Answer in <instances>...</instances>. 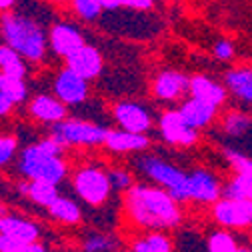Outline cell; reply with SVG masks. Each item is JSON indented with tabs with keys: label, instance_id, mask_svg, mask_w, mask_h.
Instances as JSON below:
<instances>
[{
	"label": "cell",
	"instance_id": "1",
	"mask_svg": "<svg viewBox=\"0 0 252 252\" xmlns=\"http://www.w3.org/2000/svg\"><path fill=\"white\" fill-rule=\"evenodd\" d=\"M124 208L142 228H150L154 232H162L180 222V208L178 202L160 186L136 184L130 190H126Z\"/></svg>",
	"mask_w": 252,
	"mask_h": 252
},
{
	"label": "cell",
	"instance_id": "2",
	"mask_svg": "<svg viewBox=\"0 0 252 252\" xmlns=\"http://www.w3.org/2000/svg\"><path fill=\"white\" fill-rule=\"evenodd\" d=\"M0 32L4 44L16 50L24 60L40 62L48 50V32L26 14L4 12L0 18Z\"/></svg>",
	"mask_w": 252,
	"mask_h": 252
},
{
	"label": "cell",
	"instance_id": "3",
	"mask_svg": "<svg viewBox=\"0 0 252 252\" xmlns=\"http://www.w3.org/2000/svg\"><path fill=\"white\" fill-rule=\"evenodd\" d=\"M136 168L146 178H150L154 186L164 188L176 202L190 200V194H188V172L180 170L168 160L160 158V156H138Z\"/></svg>",
	"mask_w": 252,
	"mask_h": 252
},
{
	"label": "cell",
	"instance_id": "4",
	"mask_svg": "<svg viewBox=\"0 0 252 252\" xmlns=\"http://www.w3.org/2000/svg\"><path fill=\"white\" fill-rule=\"evenodd\" d=\"M18 168L28 180L48 182L54 186H58V182H62V178L66 176V170H68L64 160H62V156L46 154L44 150L38 148V144L26 146L22 150Z\"/></svg>",
	"mask_w": 252,
	"mask_h": 252
},
{
	"label": "cell",
	"instance_id": "5",
	"mask_svg": "<svg viewBox=\"0 0 252 252\" xmlns=\"http://www.w3.org/2000/svg\"><path fill=\"white\" fill-rule=\"evenodd\" d=\"M108 128L88 120H64L52 126V138L62 146H98L106 142Z\"/></svg>",
	"mask_w": 252,
	"mask_h": 252
},
{
	"label": "cell",
	"instance_id": "6",
	"mask_svg": "<svg viewBox=\"0 0 252 252\" xmlns=\"http://www.w3.org/2000/svg\"><path fill=\"white\" fill-rule=\"evenodd\" d=\"M74 190L90 206H100L108 200L112 182L108 172L98 166H84L74 174Z\"/></svg>",
	"mask_w": 252,
	"mask_h": 252
},
{
	"label": "cell",
	"instance_id": "7",
	"mask_svg": "<svg viewBox=\"0 0 252 252\" xmlns=\"http://www.w3.org/2000/svg\"><path fill=\"white\" fill-rule=\"evenodd\" d=\"M158 132L160 138L172 146H182L190 148L198 142V130H194L192 126H188L184 118L180 116L178 110H166L158 118Z\"/></svg>",
	"mask_w": 252,
	"mask_h": 252
},
{
	"label": "cell",
	"instance_id": "8",
	"mask_svg": "<svg viewBox=\"0 0 252 252\" xmlns=\"http://www.w3.org/2000/svg\"><path fill=\"white\" fill-rule=\"evenodd\" d=\"M112 116L120 130L134 132V134H146L152 128V114L144 104L132 102V100H122L116 102L112 108Z\"/></svg>",
	"mask_w": 252,
	"mask_h": 252
},
{
	"label": "cell",
	"instance_id": "9",
	"mask_svg": "<svg viewBox=\"0 0 252 252\" xmlns=\"http://www.w3.org/2000/svg\"><path fill=\"white\" fill-rule=\"evenodd\" d=\"M52 88H54V96L66 106L82 104L90 94L88 80H84L82 76H78L76 72H72L66 66L56 74V78L52 82Z\"/></svg>",
	"mask_w": 252,
	"mask_h": 252
},
{
	"label": "cell",
	"instance_id": "10",
	"mask_svg": "<svg viewBox=\"0 0 252 252\" xmlns=\"http://www.w3.org/2000/svg\"><path fill=\"white\" fill-rule=\"evenodd\" d=\"M212 218L224 228L252 226V202L220 198L212 206Z\"/></svg>",
	"mask_w": 252,
	"mask_h": 252
},
{
	"label": "cell",
	"instance_id": "11",
	"mask_svg": "<svg viewBox=\"0 0 252 252\" xmlns=\"http://www.w3.org/2000/svg\"><path fill=\"white\" fill-rule=\"evenodd\" d=\"M222 188L224 186L210 170L196 168L188 172V194H190V200L198 204H216L222 194Z\"/></svg>",
	"mask_w": 252,
	"mask_h": 252
},
{
	"label": "cell",
	"instance_id": "12",
	"mask_svg": "<svg viewBox=\"0 0 252 252\" xmlns=\"http://www.w3.org/2000/svg\"><path fill=\"white\" fill-rule=\"evenodd\" d=\"M188 88H190V78L178 70H162L152 80V94L156 100L162 102H176L188 92Z\"/></svg>",
	"mask_w": 252,
	"mask_h": 252
},
{
	"label": "cell",
	"instance_id": "13",
	"mask_svg": "<svg viewBox=\"0 0 252 252\" xmlns=\"http://www.w3.org/2000/svg\"><path fill=\"white\" fill-rule=\"evenodd\" d=\"M48 44L52 48V52L60 58H68L70 54H74L78 48H82L86 44L82 32L74 26V24H68V22H58L50 28L48 32Z\"/></svg>",
	"mask_w": 252,
	"mask_h": 252
},
{
	"label": "cell",
	"instance_id": "14",
	"mask_svg": "<svg viewBox=\"0 0 252 252\" xmlns=\"http://www.w3.org/2000/svg\"><path fill=\"white\" fill-rule=\"evenodd\" d=\"M64 62H66V68H70L72 72H76L84 80L96 78L102 72V66H104L102 52L96 46H90V44H84L82 48H78Z\"/></svg>",
	"mask_w": 252,
	"mask_h": 252
},
{
	"label": "cell",
	"instance_id": "15",
	"mask_svg": "<svg viewBox=\"0 0 252 252\" xmlns=\"http://www.w3.org/2000/svg\"><path fill=\"white\" fill-rule=\"evenodd\" d=\"M190 98H196V100H202L206 104H212L216 108H220L226 98H228V90L222 82L214 80L212 76L208 74H194L190 76Z\"/></svg>",
	"mask_w": 252,
	"mask_h": 252
},
{
	"label": "cell",
	"instance_id": "16",
	"mask_svg": "<svg viewBox=\"0 0 252 252\" xmlns=\"http://www.w3.org/2000/svg\"><path fill=\"white\" fill-rule=\"evenodd\" d=\"M28 112L34 120L52 126L66 120V104H62L54 94H36L34 98H30Z\"/></svg>",
	"mask_w": 252,
	"mask_h": 252
},
{
	"label": "cell",
	"instance_id": "17",
	"mask_svg": "<svg viewBox=\"0 0 252 252\" xmlns=\"http://www.w3.org/2000/svg\"><path fill=\"white\" fill-rule=\"evenodd\" d=\"M180 116L184 118V122L188 126H192L194 130H202L206 126H210L218 114V108L212 106V104H206L202 100H196V98H188L180 104L178 108Z\"/></svg>",
	"mask_w": 252,
	"mask_h": 252
},
{
	"label": "cell",
	"instance_id": "18",
	"mask_svg": "<svg viewBox=\"0 0 252 252\" xmlns=\"http://www.w3.org/2000/svg\"><path fill=\"white\" fill-rule=\"evenodd\" d=\"M0 234L6 238H14L24 244H36L38 240V226L30 220L18 218V216H0Z\"/></svg>",
	"mask_w": 252,
	"mask_h": 252
},
{
	"label": "cell",
	"instance_id": "19",
	"mask_svg": "<svg viewBox=\"0 0 252 252\" xmlns=\"http://www.w3.org/2000/svg\"><path fill=\"white\" fill-rule=\"evenodd\" d=\"M104 146L110 152L118 154H128V152H144L150 146L148 134H134L126 130H110L106 136Z\"/></svg>",
	"mask_w": 252,
	"mask_h": 252
},
{
	"label": "cell",
	"instance_id": "20",
	"mask_svg": "<svg viewBox=\"0 0 252 252\" xmlns=\"http://www.w3.org/2000/svg\"><path fill=\"white\" fill-rule=\"evenodd\" d=\"M226 90L240 102L252 104V66H236L224 74Z\"/></svg>",
	"mask_w": 252,
	"mask_h": 252
},
{
	"label": "cell",
	"instance_id": "21",
	"mask_svg": "<svg viewBox=\"0 0 252 252\" xmlns=\"http://www.w3.org/2000/svg\"><path fill=\"white\" fill-rule=\"evenodd\" d=\"M20 190L40 206H46L50 208L60 196H58V188L54 184H48V182H38V180H28L24 184H20Z\"/></svg>",
	"mask_w": 252,
	"mask_h": 252
},
{
	"label": "cell",
	"instance_id": "22",
	"mask_svg": "<svg viewBox=\"0 0 252 252\" xmlns=\"http://www.w3.org/2000/svg\"><path fill=\"white\" fill-rule=\"evenodd\" d=\"M0 94L12 104H22L28 98V84L24 78L18 76H10V74H2L0 72Z\"/></svg>",
	"mask_w": 252,
	"mask_h": 252
},
{
	"label": "cell",
	"instance_id": "23",
	"mask_svg": "<svg viewBox=\"0 0 252 252\" xmlns=\"http://www.w3.org/2000/svg\"><path fill=\"white\" fill-rule=\"evenodd\" d=\"M0 72L2 74H10V76H18L24 78L28 68H26V60L12 50L6 44H0Z\"/></svg>",
	"mask_w": 252,
	"mask_h": 252
},
{
	"label": "cell",
	"instance_id": "24",
	"mask_svg": "<svg viewBox=\"0 0 252 252\" xmlns=\"http://www.w3.org/2000/svg\"><path fill=\"white\" fill-rule=\"evenodd\" d=\"M250 130H252V116H248L244 112H238V110H232V112L224 114V118H222V132L226 136L242 138Z\"/></svg>",
	"mask_w": 252,
	"mask_h": 252
},
{
	"label": "cell",
	"instance_id": "25",
	"mask_svg": "<svg viewBox=\"0 0 252 252\" xmlns=\"http://www.w3.org/2000/svg\"><path fill=\"white\" fill-rule=\"evenodd\" d=\"M48 212L58 220V222H64V224H76L80 220V216H82L80 208H78V204L74 200L62 198V196L48 208Z\"/></svg>",
	"mask_w": 252,
	"mask_h": 252
},
{
	"label": "cell",
	"instance_id": "26",
	"mask_svg": "<svg viewBox=\"0 0 252 252\" xmlns=\"http://www.w3.org/2000/svg\"><path fill=\"white\" fill-rule=\"evenodd\" d=\"M134 252H172V240L162 232H150L134 242Z\"/></svg>",
	"mask_w": 252,
	"mask_h": 252
},
{
	"label": "cell",
	"instance_id": "27",
	"mask_svg": "<svg viewBox=\"0 0 252 252\" xmlns=\"http://www.w3.org/2000/svg\"><path fill=\"white\" fill-rule=\"evenodd\" d=\"M208 252H240L236 238L228 230H216L206 240Z\"/></svg>",
	"mask_w": 252,
	"mask_h": 252
},
{
	"label": "cell",
	"instance_id": "28",
	"mask_svg": "<svg viewBox=\"0 0 252 252\" xmlns=\"http://www.w3.org/2000/svg\"><path fill=\"white\" fill-rule=\"evenodd\" d=\"M70 6L74 10V14L84 20V22H94L98 20L100 14H102V4L98 0H70Z\"/></svg>",
	"mask_w": 252,
	"mask_h": 252
},
{
	"label": "cell",
	"instance_id": "29",
	"mask_svg": "<svg viewBox=\"0 0 252 252\" xmlns=\"http://www.w3.org/2000/svg\"><path fill=\"white\" fill-rule=\"evenodd\" d=\"M16 148H18V140H16L14 136L0 134V166L8 164V162L14 158Z\"/></svg>",
	"mask_w": 252,
	"mask_h": 252
},
{
	"label": "cell",
	"instance_id": "30",
	"mask_svg": "<svg viewBox=\"0 0 252 252\" xmlns=\"http://www.w3.org/2000/svg\"><path fill=\"white\" fill-rule=\"evenodd\" d=\"M110 176V182L114 188H118V190H130L132 188V176L128 170H122V168H114L108 172Z\"/></svg>",
	"mask_w": 252,
	"mask_h": 252
},
{
	"label": "cell",
	"instance_id": "31",
	"mask_svg": "<svg viewBox=\"0 0 252 252\" xmlns=\"http://www.w3.org/2000/svg\"><path fill=\"white\" fill-rule=\"evenodd\" d=\"M112 240L108 236H102V234H94L90 238H86L84 242V250L86 252H106L112 248Z\"/></svg>",
	"mask_w": 252,
	"mask_h": 252
},
{
	"label": "cell",
	"instance_id": "32",
	"mask_svg": "<svg viewBox=\"0 0 252 252\" xmlns=\"http://www.w3.org/2000/svg\"><path fill=\"white\" fill-rule=\"evenodd\" d=\"M212 54H214V58L226 62V60H230L234 56V44L230 40H226V38L224 40H218L214 44V48H212Z\"/></svg>",
	"mask_w": 252,
	"mask_h": 252
},
{
	"label": "cell",
	"instance_id": "33",
	"mask_svg": "<svg viewBox=\"0 0 252 252\" xmlns=\"http://www.w3.org/2000/svg\"><path fill=\"white\" fill-rule=\"evenodd\" d=\"M154 6V0H122V8L130 10H150Z\"/></svg>",
	"mask_w": 252,
	"mask_h": 252
},
{
	"label": "cell",
	"instance_id": "34",
	"mask_svg": "<svg viewBox=\"0 0 252 252\" xmlns=\"http://www.w3.org/2000/svg\"><path fill=\"white\" fill-rule=\"evenodd\" d=\"M28 244H24V242H18V240H14V238H6L4 236V242H2V252H24V248H26Z\"/></svg>",
	"mask_w": 252,
	"mask_h": 252
},
{
	"label": "cell",
	"instance_id": "35",
	"mask_svg": "<svg viewBox=\"0 0 252 252\" xmlns=\"http://www.w3.org/2000/svg\"><path fill=\"white\" fill-rule=\"evenodd\" d=\"M12 104L2 96V94H0V118H4V116H8L10 112H12Z\"/></svg>",
	"mask_w": 252,
	"mask_h": 252
},
{
	"label": "cell",
	"instance_id": "36",
	"mask_svg": "<svg viewBox=\"0 0 252 252\" xmlns=\"http://www.w3.org/2000/svg\"><path fill=\"white\" fill-rule=\"evenodd\" d=\"M104 10H118L122 8V0H98Z\"/></svg>",
	"mask_w": 252,
	"mask_h": 252
},
{
	"label": "cell",
	"instance_id": "37",
	"mask_svg": "<svg viewBox=\"0 0 252 252\" xmlns=\"http://www.w3.org/2000/svg\"><path fill=\"white\" fill-rule=\"evenodd\" d=\"M14 4H16V0H0V10H2V12H8Z\"/></svg>",
	"mask_w": 252,
	"mask_h": 252
},
{
	"label": "cell",
	"instance_id": "38",
	"mask_svg": "<svg viewBox=\"0 0 252 252\" xmlns=\"http://www.w3.org/2000/svg\"><path fill=\"white\" fill-rule=\"evenodd\" d=\"M24 252H46L40 244H28L26 248H24Z\"/></svg>",
	"mask_w": 252,
	"mask_h": 252
},
{
	"label": "cell",
	"instance_id": "39",
	"mask_svg": "<svg viewBox=\"0 0 252 252\" xmlns=\"http://www.w3.org/2000/svg\"><path fill=\"white\" fill-rule=\"evenodd\" d=\"M2 242H4V236L0 234V252H2Z\"/></svg>",
	"mask_w": 252,
	"mask_h": 252
},
{
	"label": "cell",
	"instance_id": "40",
	"mask_svg": "<svg viewBox=\"0 0 252 252\" xmlns=\"http://www.w3.org/2000/svg\"><path fill=\"white\" fill-rule=\"evenodd\" d=\"M240 252H252V248H240Z\"/></svg>",
	"mask_w": 252,
	"mask_h": 252
},
{
	"label": "cell",
	"instance_id": "41",
	"mask_svg": "<svg viewBox=\"0 0 252 252\" xmlns=\"http://www.w3.org/2000/svg\"><path fill=\"white\" fill-rule=\"evenodd\" d=\"M48 2H64V0H48Z\"/></svg>",
	"mask_w": 252,
	"mask_h": 252
}]
</instances>
